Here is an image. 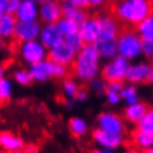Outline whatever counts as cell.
<instances>
[{"label": "cell", "instance_id": "cell-1", "mask_svg": "<svg viewBox=\"0 0 153 153\" xmlns=\"http://www.w3.org/2000/svg\"><path fill=\"white\" fill-rule=\"evenodd\" d=\"M101 58L93 45H84L76 53V60L71 65L76 79L82 82H91L101 74Z\"/></svg>", "mask_w": 153, "mask_h": 153}, {"label": "cell", "instance_id": "cell-2", "mask_svg": "<svg viewBox=\"0 0 153 153\" xmlns=\"http://www.w3.org/2000/svg\"><path fill=\"white\" fill-rule=\"evenodd\" d=\"M152 1L148 0H122L113 4V17L129 26H138L151 15Z\"/></svg>", "mask_w": 153, "mask_h": 153}, {"label": "cell", "instance_id": "cell-3", "mask_svg": "<svg viewBox=\"0 0 153 153\" xmlns=\"http://www.w3.org/2000/svg\"><path fill=\"white\" fill-rule=\"evenodd\" d=\"M142 39L132 29H124L118 36L117 50L118 56L126 59L128 61L135 60L142 56Z\"/></svg>", "mask_w": 153, "mask_h": 153}, {"label": "cell", "instance_id": "cell-4", "mask_svg": "<svg viewBox=\"0 0 153 153\" xmlns=\"http://www.w3.org/2000/svg\"><path fill=\"white\" fill-rule=\"evenodd\" d=\"M28 71L31 74L32 80L38 82H46L52 78H65L68 74L67 67L54 63L49 59L29 65Z\"/></svg>", "mask_w": 153, "mask_h": 153}, {"label": "cell", "instance_id": "cell-5", "mask_svg": "<svg viewBox=\"0 0 153 153\" xmlns=\"http://www.w3.org/2000/svg\"><path fill=\"white\" fill-rule=\"evenodd\" d=\"M130 61L126 59L115 56L111 60H108L101 68V76L105 82H123L126 80Z\"/></svg>", "mask_w": 153, "mask_h": 153}, {"label": "cell", "instance_id": "cell-6", "mask_svg": "<svg viewBox=\"0 0 153 153\" xmlns=\"http://www.w3.org/2000/svg\"><path fill=\"white\" fill-rule=\"evenodd\" d=\"M18 51L23 62L28 63L29 65H36L48 59V50L39 40L19 43Z\"/></svg>", "mask_w": 153, "mask_h": 153}, {"label": "cell", "instance_id": "cell-7", "mask_svg": "<svg viewBox=\"0 0 153 153\" xmlns=\"http://www.w3.org/2000/svg\"><path fill=\"white\" fill-rule=\"evenodd\" d=\"M97 124H98V129L105 132H110V133L123 135L126 131L124 120L114 112H101L97 118Z\"/></svg>", "mask_w": 153, "mask_h": 153}, {"label": "cell", "instance_id": "cell-8", "mask_svg": "<svg viewBox=\"0 0 153 153\" xmlns=\"http://www.w3.org/2000/svg\"><path fill=\"white\" fill-rule=\"evenodd\" d=\"M62 18L60 2L54 0L39 1V21L43 25H56Z\"/></svg>", "mask_w": 153, "mask_h": 153}, {"label": "cell", "instance_id": "cell-9", "mask_svg": "<svg viewBox=\"0 0 153 153\" xmlns=\"http://www.w3.org/2000/svg\"><path fill=\"white\" fill-rule=\"evenodd\" d=\"M101 33V26H100L98 16L88 17L79 27V35L83 40L84 45H94Z\"/></svg>", "mask_w": 153, "mask_h": 153}, {"label": "cell", "instance_id": "cell-10", "mask_svg": "<svg viewBox=\"0 0 153 153\" xmlns=\"http://www.w3.org/2000/svg\"><path fill=\"white\" fill-rule=\"evenodd\" d=\"M100 26H101V33L100 38L102 40H110V41H117L118 36L120 33V26L118 20L115 19L113 15L102 12L98 15Z\"/></svg>", "mask_w": 153, "mask_h": 153}, {"label": "cell", "instance_id": "cell-11", "mask_svg": "<svg viewBox=\"0 0 153 153\" xmlns=\"http://www.w3.org/2000/svg\"><path fill=\"white\" fill-rule=\"evenodd\" d=\"M92 139L96 142L97 146H100L101 149L113 150V151L120 146H122V144L124 143L123 135L105 132V131L100 130L98 128L92 132Z\"/></svg>", "mask_w": 153, "mask_h": 153}, {"label": "cell", "instance_id": "cell-12", "mask_svg": "<svg viewBox=\"0 0 153 153\" xmlns=\"http://www.w3.org/2000/svg\"><path fill=\"white\" fill-rule=\"evenodd\" d=\"M76 57V51H73L68 45H65V42H62L56 48L48 51V59L50 61L58 63V65H65L67 68L73 65Z\"/></svg>", "mask_w": 153, "mask_h": 153}, {"label": "cell", "instance_id": "cell-13", "mask_svg": "<svg viewBox=\"0 0 153 153\" xmlns=\"http://www.w3.org/2000/svg\"><path fill=\"white\" fill-rule=\"evenodd\" d=\"M41 28L42 25L39 20L32 22H18L16 28L15 38L17 41H19V43L38 40Z\"/></svg>", "mask_w": 153, "mask_h": 153}, {"label": "cell", "instance_id": "cell-14", "mask_svg": "<svg viewBox=\"0 0 153 153\" xmlns=\"http://www.w3.org/2000/svg\"><path fill=\"white\" fill-rule=\"evenodd\" d=\"M63 39L65 37L58 29L57 25H42L41 32L38 40L48 51L62 43Z\"/></svg>", "mask_w": 153, "mask_h": 153}, {"label": "cell", "instance_id": "cell-15", "mask_svg": "<svg viewBox=\"0 0 153 153\" xmlns=\"http://www.w3.org/2000/svg\"><path fill=\"white\" fill-rule=\"evenodd\" d=\"M18 22H32L39 20V1L36 0H21L16 12Z\"/></svg>", "mask_w": 153, "mask_h": 153}, {"label": "cell", "instance_id": "cell-16", "mask_svg": "<svg viewBox=\"0 0 153 153\" xmlns=\"http://www.w3.org/2000/svg\"><path fill=\"white\" fill-rule=\"evenodd\" d=\"M149 63L146 62H135V63H131L128 72L126 76V80L130 84H139L143 83L146 81V76L150 69Z\"/></svg>", "mask_w": 153, "mask_h": 153}, {"label": "cell", "instance_id": "cell-17", "mask_svg": "<svg viewBox=\"0 0 153 153\" xmlns=\"http://www.w3.org/2000/svg\"><path fill=\"white\" fill-rule=\"evenodd\" d=\"M60 6H61L62 17L73 20L79 25H81L89 17L85 10L79 9L72 4V0H63L60 2Z\"/></svg>", "mask_w": 153, "mask_h": 153}, {"label": "cell", "instance_id": "cell-18", "mask_svg": "<svg viewBox=\"0 0 153 153\" xmlns=\"http://www.w3.org/2000/svg\"><path fill=\"white\" fill-rule=\"evenodd\" d=\"M25 146L23 140L20 137L10 132H2L0 133V149L6 152L11 151H19Z\"/></svg>", "mask_w": 153, "mask_h": 153}, {"label": "cell", "instance_id": "cell-19", "mask_svg": "<svg viewBox=\"0 0 153 153\" xmlns=\"http://www.w3.org/2000/svg\"><path fill=\"white\" fill-rule=\"evenodd\" d=\"M148 109L149 108L146 107V104L139 101L138 103L126 105V109H124V112H123V117L129 123L138 124L142 120V118L146 115Z\"/></svg>", "mask_w": 153, "mask_h": 153}, {"label": "cell", "instance_id": "cell-20", "mask_svg": "<svg viewBox=\"0 0 153 153\" xmlns=\"http://www.w3.org/2000/svg\"><path fill=\"white\" fill-rule=\"evenodd\" d=\"M18 20L13 15L4 13L0 19V37L6 40H11L15 38L16 28H17Z\"/></svg>", "mask_w": 153, "mask_h": 153}, {"label": "cell", "instance_id": "cell-21", "mask_svg": "<svg viewBox=\"0 0 153 153\" xmlns=\"http://www.w3.org/2000/svg\"><path fill=\"white\" fill-rule=\"evenodd\" d=\"M135 32L142 39V41H153V16L150 15L135 26Z\"/></svg>", "mask_w": 153, "mask_h": 153}, {"label": "cell", "instance_id": "cell-22", "mask_svg": "<svg viewBox=\"0 0 153 153\" xmlns=\"http://www.w3.org/2000/svg\"><path fill=\"white\" fill-rule=\"evenodd\" d=\"M69 130L76 138H81L88 133V123L80 117H73L69 121Z\"/></svg>", "mask_w": 153, "mask_h": 153}, {"label": "cell", "instance_id": "cell-23", "mask_svg": "<svg viewBox=\"0 0 153 153\" xmlns=\"http://www.w3.org/2000/svg\"><path fill=\"white\" fill-rule=\"evenodd\" d=\"M132 141L134 146L139 148V150H148L153 146V135L146 134L139 130H135L132 133Z\"/></svg>", "mask_w": 153, "mask_h": 153}, {"label": "cell", "instance_id": "cell-24", "mask_svg": "<svg viewBox=\"0 0 153 153\" xmlns=\"http://www.w3.org/2000/svg\"><path fill=\"white\" fill-rule=\"evenodd\" d=\"M56 25H57L58 29L60 30V32L63 35V37L74 35V33H79V27H80V25L71 19L62 17L61 19L59 20Z\"/></svg>", "mask_w": 153, "mask_h": 153}, {"label": "cell", "instance_id": "cell-25", "mask_svg": "<svg viewBox=\"0 0 153 153\" xmlns=\"http://www.w3.org/2000/svg\"><path fill=\"white\" fill-rule=\"evenodd\" d=\"M121 100H123L126 103V105H131V104L138 103L139 102V96H138V88L134 84H128L124 85L122 91L120 93Z\"/></svg>", "mask_w": 153, "mask_h": 153}, {"label": "cell", "instance_id": "cell-26", "mask_svg": "<svg viewBox=\"0 0 153 153\" xmlns=\"http://www.w3.org/2000/svg\"><path fill=\"white\" fill-rule=\"evenodd\" d=\"M13 87L8 78L0 79V104H7L12 97Z\"/></svg>", "mask_w": 153, "mask_h": 153}, {"label": "cell", "instance_id": "cell-27", "mask_svg": "<svg viewBox=\"0 0 153 153\" xmlns=\"http://www.w3.org/2000/svg\"><path fill=\"white\" fill-rule=\"evenodd\" d=\"M137 130L153 135V108L148 109L146 115L137 124Z\"/></svg>", "mask_w": 153, "mask_h": 153}, {"label": "cell", "instance_id": "cell-28", "mask_svg": "<svg viewBox=\"0 0 153 153\" xmlns=\"http://www.w3.org/2000/svg\"><path fill=\"white\" fill-rule=\"evenodd\" d=\"M79 89H80L79 84L76 83V81L72 78H67L62 83V92H63V96L67 100L74 99Z\"/></svg>", "mask_w": 153, "mask_h": 153}, {"label": "cell", "instance_id": "cell-29", "mask_svg": "<svg viewBox=\"0 0 153 153\" xmlns=\"http://www.w3.org/2000/svg\"><path fill=\"white\" fill-rule=\"evenodd\" d=\"M12 78H13V80L18 84H20V85H30V84L33 82L29 71L26 69H21V68L16 69L15 71H13Z\"/></svg>", "mask_w": 153, "mask_h": 153}, {"label": "cell", "instance_id": "cell-30", "mask_svg": "<svg viewBox=\"0 0 153 153\" xmlns=\"http://www.w3.org/2000/svg\"><path fill=\"white\" fill-rule=\"evenodd\" d=\"M63 42H65V45H68L73 51H76V53L84 47V42L79 33L67 36V37H65V39H63Z\"/></svg>", "mask_w": 153, "mask_h": 153}, {"label": "cell", "instance_id": "cell-31", "mask_svg": "<svg viewBox=\"0 0 153 153\" xmlns=\"http://www.w3.org/2000/svg\"><path fill=\"white\" fill-rule=\"evenodd\" d=\"M90 89L98 94H103L107 90V82L102 78H97L90 82Z\"/></svg>", "mask_w": 153, "mask_h": 153}, {"label": "cell", "instance_id": "cell-32", "mask_svg": "<svg viewBox=\"0 0 153 153\" xmlns=\"http://www.w3.org/2000/svg\"><path fill=\"white\" fill-rule=\"evenodd\" d=\"M142 56L150 61H153V41H143Z\"/></svg>", "mask_w": 153, "mask_h": 153}, {"label": "cell", "instance_id": "cell-33", "mask_svg": "<svg viewBox=\"0 0 153 153\" xmlns=\"http://www.w3.org/2000/svg\"><path fill=\"white\" fill-rule=\"evenodd\" d=\"M20 0H6V4H4V11L8 15H16V12L18 10L19 7Z\"/></svg>", "mask_w": 153, "mask_h": 153}, {"label": "cell", "instance_id": "cell-34", "mask_svg": "<svg viewBox=\"0 0 153 153\" xmlns=\"http://www.w3.org/2000/svg\"><path fill=\"white\" fill-rule=\"evenodd\" d=\"M104 94H105V98H107V101L109 104L115 105V104H118L119 102L121 101V96H120V93L105 90V93H104Z\"/></svg>", "mask_w": 153, "mask_h": 153}, {"label": "cell", "instance_id": "cell-35", "mask_svg": "<svg viewBox=\"0 0 153 153\" xmlns=\"http://www.w3.org/2000/svg\"><path fill=\"white\" fill-rule=\"evenodd\" d=\"M123 87H124L123 82H108L107 83V90L117 92V93H121Z\"/></svg>", "mask_w": 153, "mask_h": 153}, {"label": "cell", "instance_id": "cell-36", "mask_svg": "<svg viewBox=\"0 0 153 153\" xmlns=\"http://www.w3.org/2000/svg\"><path fill=\"white\" fill-rule=\"evenodd\" d=\"M89 98V92L85 90V89H79V91L76 93V98L74 100L76 101H80V102H84V101H87Z\"/></svg>", "mask_w": 153, "mask_h": 153}, {"label": "cell", "instance_id": "cell-37", "mask_svg": "<svg viewBox=\"0 0 153 153\" xmlns=\"http://www.w3.org/2000/svg\"><path fill=\"white\" fill-rule=\"evenodd\" d=\"M72 4H74L76 8L83 9V10H85V8L89 7L88 0H72Z\"/></svg>", "mask_w": 153, "mask_h": 153}, {"label": "cell", "instance_id": "cell-38", "mask_svg": "<svg viewBox=\"0 0 153 153\" xmlns=\"http://www.w3.org/2000/svg\"><path fill=\"white\" fill-rule=\"evenodd\" d=\"M23 153H38L39 149L38 146H35V144H28V146H25L22 149Z\"/></svg>", "mask_w": 153, "mask_h": 153}, {"label": "cell", "instance_id": "cell-39", "mask_svg": "<svg viewBox=\"0 0 153 153\" xmlns=\"http://www.w3.org/2000/svg\"><path fill=\"white\" fill-rule=\"evenodd\" d=\"M88 2H89V7L91 8L101 7L104 4V1H102V0H88Z\"/></svg>", "mask_w": 153, "mask_h": 153}, {"label": "cell", "instance_id": "cell-40", "mask_svg": "<svg viewBox=\"0 0 153 153\" xmlns=\"http://www.w3.org/2000/svg\"><path fill=\"white\" fill-rule=\"evenodd\" d=\"M146 82L153 84V65H150V69H149V72H148V76H146Z\"/></svg>", "mask_w": 153, "mask_h": 153}, {"label": "cell", "instance_id": "cell-41", "mask_svg": "<svg viewBox=\"0 0 153 153\" xmlns=\"http://www.w3.org/2000/svg\"><path fill=\"white\" fill-rule=\"evenodd\" d=\"M91 153H117L113 150H105V149H96L91 151Z\"/></svg>", "mask_w": 153, "mask_h": 153}, {"label": "cell", "instance_id": "cell-42", "mask_svg": "<svg viewBox=\"0 0 153 153\" xmlns=\"http://www.w3.org/2000/svg\"><path fill=\"white\" fill-rule=\"evenodd\" d=\"M4 4H6V0H0V19L6 13V11H4Z\"/></svg>", "mask_w": 153, "mask_h": 153}, {"label": "cell", "instance_id": "cell-43", "mask_svg": "<svg viewBox=\"0 0 153 153\" xmlns=\"http://www.w3.org/2000/svg\"><path fill=\"white\" fill-rule=\"evenodd\" d=\"M74 103H76V100L74 99H71V100H67V102L65 103V105L68 109H72L74 107Z\"/></svg>", "mask_w": 153, "mask_h": 153}, {"label": "cell", "instance_id": "cell-44", "mask_svg": "<svg viewBox=\"0 0 153 153\" xmlns=\"http://www.w3.org/2000/svg\"><path fill=\"white\" fill-rule=\"evenodd\" d=\"M4 49H6V41L0 37V54L4 52Z\"/></svg>", "mask_w": 153, "mask_h": 153}, {"label": "cell", "instance_id": "cell-45", "mask_svg": "<svg viewBox=\"0 0 153 153\" xmlns=\"http://www.w3.org/2000/svg\"><path fill=\"white\" fill-rule=\"evenodd\" d=\"M4 74H6V68H4V65L0 62V79L4 78Z\"/></svg>", "mask_w": 153, "mask_h": 153}, {"label": "cell", "instance_id": "cell-46", "mask_svg": "<svg viewBox=\"0 0 153 153\" xmlns=\"http://www.w3.org/2000/svg\"><path fill=\"white\" fill-rule=\"evenodd\" d=\"M123 153H143V152L139 149H129L126 150V151H124Z\"/></svg>", "mask_w": 153, "mask_h": 153}, {"label": "cell", "instance_id": "cell-47", "mask_svg": "<svg viewBox=\"0 0 153 153\" xmlns=\"http://www.w3.org/2000/svg\"><path fill=\"white\" fill-rule=\"evenodd\" d=\"M143 153H153V146L152 148H150V149H148V150H146Z\"/></svg>", "mask_w": 153, "mask_h": 153}, {"label": "cell", "instance_id": "cell-48", "mask_svg": "<svg viewBox=\"0 0 153 153\" xmlns=\"http://www.w3.org/2000/svg\"><path fill=\"white\" fill-rule=\"evenodd\" d=\"M7 153H23L22 150H19V151H11V152H7Z\"/></svg>", "mask_w": 153, "mask_h": 153}, {"label": "cell", "instance_id": "cell-49", "mask_svg": "<svg viewBox=\"0 0 153 153\" xmlns=\"http://www.w3.org/2000/svg\"><path fill=\"white\" fill-rule=\"evenodd\" d=\"M151 16H153V2H152V7H151Z\"/></svg>", "mask_w": 153, "mask_h": 153}, {"label": "cell", "instance_id": "cell-50", "mask_svg": "<svg viewBox=\"0 0 153 153\" xmlns=\"http://www.w3.org/2000/svg\"><path fill=\"white\" fill-rule=\"evenodd\" d=\"M0 153H7V152H6V151H4V150L0 149Z\"/></svg>", "mask_w": 153, "mask_h": 153}]
</instances>
